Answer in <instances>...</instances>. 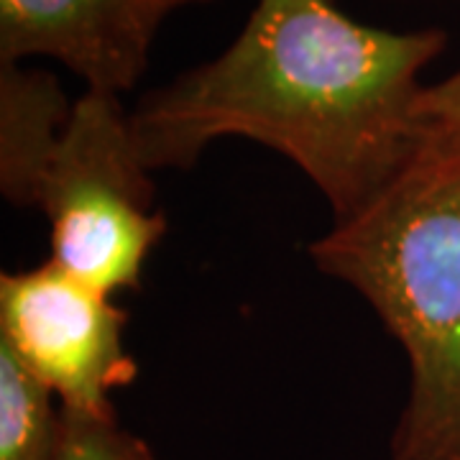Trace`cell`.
I'll use <instances>...</instances> for the list:
<instances>
[{
    "label": "cell",
    "instance_id": "cell-9",
    "mask_svg": "<svg viewBox=\"0 0 460 460\" xmlns=\"http://www.w3.org/2000/svg\"><path fill=\"white\" fill-rule=\"evenodd\" d=\"M417 120L429 128H460V66L435 84H425L417 102Z\"/></svg>",
    "mask_w": 460,
    "mask_h": 460
},
{
    "label": "cell",
    "instance_id": "cell-2",
    "mask_svg": "<svg viewBox=\"0 0 460 460\" xmlns=\"http://www.w3.org/2000/svg\"><path fill=\"white\" fill-rule=\"evenodd\" d=\"M410 361L392 460H460V128H429L368 202L310 243Z\"/></svg>",
    "mask_w": 460,
    "mask_h": 460
},
{
    "label": "cell",
    "instance_id": "cell-10",
    "mask_svg": "<svg viewBox=\"0 0 460 460\" xmlns=\"http://www.w3.org/2000/svg\"><path fill=\"white\" fill-rule=\"evenodd\" d=\"M208 3H217V0H195V5H208Z\"/></svg>",
    "mask_w": 460,
    "mask_h": 460
},
{
    "label": "cell",
    "instance_id": "cell-6",
    "mask_svg": "<svg viewBox=\"0 0 460 460\" xmlns=\"http://www.w3.org/2000/svg\"><path fill=\"white\" fill-rule=\"evenodd\" d=\"M72 105L47 69L0 65V190L11 205L36 210Z\"/></svg>",
    "mask_w": 460,
    "mask_h": 460
},
{
    "label": "cell",
    "instance_id": "cell-5",
    "mask_svg": "<svg viewBox=\"0 0 460 460\" xmlns=\"http://www.w3.org/2000/svg\"><path fill=\"white\" fill-rule=\"evenodd\" d=\"M195 0H0V65L44 57L93 93L123 95L144 77L164 21Z\"/></svg>",
    "mask_w": 460,
    "mask_h": 460
},
{
    "label": "cell",
    "instance_id": "cell-1",
    "mask_svg": "<svg viewBox=\"0 0 460 460\" xmlns=\"http://www.w3.org/2000/svg\"><path fill=\"white\" fill-rule=\"evenodd\" d=\"M440 29L384 31L332 0H259L210 62L148 90L128 111L148 172L192 169L220 138H248L307 174L345 217L399 172L422 126V69Z\"/></svg>",
    "mask_w": 460,
    "mask_h": 460
},
{
    "label": "cell",
    "instance_id": "cell-8",
    "mask_svg": "<svg viewBox=\"0 0 460 460\" xmlns=\"http://www.w3.org/2000/svg\"><path fill=\"white\" fill-rule=\"evenodd\" d=\"M57 460H156L151 445L126 429L115 414L62 410Z\"/></svg>",
    "mask_w": 460,
    "mask_h": 460
},
{
    "label": "cell",
    "instance_id": "cell-7",
    "mask_svg": "<svg viewBox=\"0 0 460 460\" xmlns=\"http://www.w3.org/2000/svg\"><path fill=\"white\" fill-rule=\"evenodd\" d=\"M62 407L0 345V460H57Z\"/></svg>",
    "mask_w": 460,
    "mask_h": 460
},
{
    "label": "cell",
    "instance_id": "cell-4",
    "mask_svg": "<svg viewBox=\"0 0 460 460\" xmlns=\"http://www.w3.org/2000/svg\"><path fill=\"white\" fill-rule=\"evenodd\" d=\"M126 323L113 296L51 259L0 277V345L62 410L115 414L113 394L138 376Z\"/></svg>",
    "mask_w": 460,
    "mask_h": 460
},
{
    "label": "cell",
    "instance_id": "cell-3",
    "mask_svg": "<svg viewBox=\"0 0 460 460\" xmlns=\"http://www.w3.org/2000/svg\"><path fill=\"white\" fill-rule=\"evenodd\" d=\"M36 210L49 223L51 261L72 277L111 296L141 287L166 215L118 95L84 90L75 100Z\"/></svg>",
    "mask_w": 460,
    "mask_h": 460
}]
</instances>
